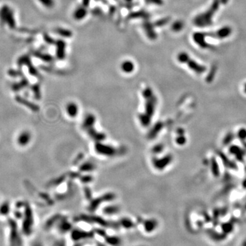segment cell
Instances as JSON below:
<instances>
[{
    "label": "cell",
    "mask_w": 246,
    "mask_h": 246,
    "mask_svg": "<svg viewBox=\"0 0 246 246\" xmlns=\"http://www.w3.org/2000/svg\"><path fill=\"white\" fill-rule=\"evenodd\" d=\"M178 60L183 64H187L188 67L196 73H202L205 71V67L203 65L198 64L195 59L191 58L187 53H180L178 55Z\"/></svg>",
    "instance_id": "6da1fadb"
},
{
    "label": "cell",
    "mask_w": 246,
    "mask_h": 246,
    "mask_svg": "<svg viewBox=\"0 0 246 246\" xmlns=\"http://www.w3.org/2000/svg\"><path fill=\"white\" fill-rule=\"evenodd\" d=\"M121 68H122V70L124 73H131L134 69L135 66L133 61L127 59L126 61H124V62H122Z\"/></svg>",
    "instance_id": "7a4b0ae2"
},
{
    "label": "cell",
    "mask_w": 246,
    "mask_h": 246,
    "mask_svg": "<svg viewBox=\"0 0 246 246\" xmlns=\"http://www.w3.org/2000/svg\"><path fill=\"white\" fill-rule=\"evenodd\" d=\"M239 137L241 140L246 138V130L245 129H241L240 130L239 132Z\"/></svg>",
    "instance_id": "3957f363"
},
{
    "label": "cell",
    "mask_w": 246,
    "mask_h": 246,
    "mask_svg": "<svg viewBox=\"0 0 246 246\" xmlns=\"http://www.w3.org/2000/svg\"><path fill=\"white\" fill-rule=\"evenodd\" d=\"M184 139L183 138H180V140H179V141H178V143H179V144H183L184 143Z\"/></svg>",
    "instance_id": "277c9868"
},
{
    "label": "cell",
    "mask_w": 246,
    "mask_h": 246,
    "mask_svg": "<svg viewBox=\"0 0 246 246\" xmlns=\"http://www.w3.org/2000/svg\"><path fill=\"white\" fill-rule=\"evenodd\" d=\"M244 90H245V92H246V84L245 85V86H244Z\"/></svg>",
    "instance_id": "5b68a950"
}]
</instances>
